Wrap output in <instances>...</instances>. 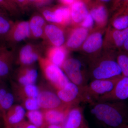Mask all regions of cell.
Returning <instances> with one entry per match:
<instances>
[{"label":"cell","mask_w":128,"mask_h":128,"mask_svg":"<svg viewBox=\"0 0 128 128\" xmlns=\"http://www.w3.org/2000/svg\"><path fill=\"white\" fill-rule=\"evenodd\" d=\"M40 65L45 79L56 90L64 88L70 80L63 70L47 58L40 57Z\"/></svg>","instance_id":"obj_4"},{"label":"cell","mask_w":128,"mask_h":128,"mask_svg":"<svg viewBox=\"0 0 128 128\" xmlns=\"http://www.w3.org/2000/svg\"><path fill=\"white\" fill-rule=\"evenodd\" d=\"M89 104L92 114L105 128L128 125V108L123 101L96 102Z\"/></svg>","instance_id":"obj_1"},{"label":"cell","mask_w":128,"mask_h":128,"mask_svg":"<svg viewBox=\"0 0 128 128\" xmlns=\"http://www.w3.org/2000/svg\"><path fill=\"white\" fill-rule=\"evenodd\" d=\"M94 20L90 13L86 16L82 22V27L86 28H91L94 24Z\"/></svg>","instance_id":"obj_33"},{"label":"cell","mask_w":128,"mask_h":128,"mask_svg":"<svg viewBox=\"0 0 128 128\" xmlns=\"http://www.w3.org/2000/svg\"><path fill=\"white\" fill-rule=\"evenodd\" d=\"M101 1L104 2H108L110 1L111 0H100Z\"/></svg>","instance_id":"obj_41"},{"label":"cell","mask_w":128,"mask_h":128,"mask_svg":"<svg viewBox=\"0 0 128 128\" xmlns=\"http://www.w3.org/2000/svg\"><path fill=\"white\" fill-rule=\"evenodd\" d=\"M6 49V48L4 46H0V53L1 52L5 50Z\"/></svg>","instance_id":"obj_39"},{"label":"cell","mask_w":128,"mask_h":128,"mask_svg":"<svg viewBox=\"0 0 128 128\" xmlns=\"http://www.w3.org/2000/svg\"><path fill=\"white\" fill-rule=\"evenodd\" d=\"M11 86L15 100L20 102L26 98H37L39 94L40 88L35 84L22 85L12 81Z\"/></svg>","instance_id":"obj_10"},{"label":"cell","mask_w":128,"mask_h":128,"mask_svg":"<svg viewBox=\"0 0 128 128\" xmlns=\"http://www.w3.org/2000/svg\"><path fill=\"white\" fill-rule=\"evenodd\" d=\"M2 83V82H1V79H0V85Z\"/></svg>","instance_id":"obj_43"},{"label":"cell","mask_w":128,"mask_h":128,"mask_svg":"<svg viewBox=\"0 0 128 128\" xmlns=\"http://www.w3.org/2000/svg\"><path fill=\"white\" fill-rule=\"evenodd\" d=\"M5 128H38L29 121H24L15 126Z\"/></svg>","instance_id":"obj_34"},{"label":"cell","mask_w":128,"mask_h":128,"mask_svg":"<svg viewBox=\"0 0 128 128\" xmlns=\"http://www.w3.org/2000/svg\"><path fill=\"white\" fill-rule=\"evenodd\" d=\"M38 77V71L34 67L22 66L16 73L15 82L22 85L35 84Z\"/></svg>","instance_id":"obj_13"},{"label":"cell","mask_w":128,"mask_h":128,"mask_svg":"<svg viewBox=\"0 0 128 128\" xmlns=\"http://www.w3.org/2000/svg\"></svg>","instance_id":"obj_46"},{"label":"cell","mask_w":128,"mask_h":128,"mask_svg":"<svg viewBox=\"0 0 128 128\" xmlns=\"http://www.w3.org/2000/svg\"><path fill=\"white\" fill-rule=\"evenodd\" d=\"M62 125L63 128H89L83 108L79 105L70 108Z\"/></svg>","instance_id":"obj_9"},{"label":"cell","mask_w":128,"mask_h":128,"mask_svg":"<svg viewBox=\"0 0 128 128\" xmlns=\"http://www.w3.org/2000/svg\"><path fill=\"white\" fill-rule=\"evenodd\" d=\"M40 56L32 45L26 44L21 49L18 61L22 66H29L38 60Z\"/></svg>","instance_id":"obj_17"},{"label":"cell","mask_w":128,"mask_h":128,"mask_svg":"<svg viewBox=\"0 0 128 128\" xmlns=\"http://www.w3.org/2000/svg\"><path fill=\"white\" fill-rule=\"evenodd\" d=\"M71 108L66 106L60 108L42 110L46 124L48 125H62L69 111Z\"/></svg>","instance_id":"obj_14"},{"label":"cell","mask_w":128,"mask_h":128,"mask_svg":"<svg viewBox=\"0 0 128 128\" xmlns=\"http://www.w3.org/2000/svg\"><path fill=\"white\" fill-rule=\"evenodd\" d=\"M46 128H63L62 124H48Z\"/></svg>","instance_id":"obj_37"},{"label":"cell","mask_w":128,"mask_h":128,"mask_svg":"<svg viewBox=\"0 0 128 128\" xmlns=\"http://www.w3.org/2000/svg\"><path fill=\"white\" fill-rule=\"evenodd\" d=\"M44 33L50 42L54 47H61L65 42V37L63 31L54 24L45 26Z\"/></svg>","instance_id":"obj_16"},{"label":"cell","mask_w":128,"mask_h":128,"mask_svg":"<svg viewBox=\"0 0 128 128\" xmlns=\"http://www.w3.org/2000/svg\"><path fill=\"white\" fill-rule=\"evenodd\" d=\"M9 2H10V1H9Z\"/></svg>","instance_id":"obj_48"},{"label":"cell","mask_w":128,"mask_h":128,"mask_svg":"<svg viewBox=\"0 0 128 128\" xmlns=\"http://www.w3.org/2000/svg\"><path fill=\"white\" fill-rule=\"evenodd\" d=\"M14 60L12 51L6 49L0 53V79L5 78L12 71Z\"/></svg>","instance_id":"obj_19"},{"label":"cell","mask_w":128,"mask_h":128,"mask_svg":"<svg viewBox=\"0 0 128 128\" xmlns=\"http://www.w3.org/2000/svg\"></svg>","instance_id":"obj_44"},{"label":"cell","mask_w":128,"mask_h":128,"mask_svg":"<svg viewBox=\"0 0 128 128\" xmlns=\"http://www.w3.org/2000/svg\"></svg>","instance_id":"obj_47"},{"label":"cell","mask_w":128,"mask_h":128,"mask_svg":"<svg viewBox=\"0 0 128 128\" xmlns=\"http://www.w3.org/2000/svg\"><path fill=\"white\" fill-rule=\"evenodd\" d=\"M122 76L111 79L92 80L82 88L83 102L90 104L96 102L99 97L111 91Z\"/></svg>","instance_id":"obj_3"},{"label":"cell","mask_w":128,"mask_h":128,"mask_svg":"<svg viewBox=\"0 0 128 128\" xmlns=\"http://www.w3.org/2000/svg\"><path fill=\"white\" fill-rule=\"evenodd\" d=\"M43 16L44 19L50 22L60 24L57 16L54 10L52 11L48 9H45L42 12Z\"/></svg>","instance_id":"obj_31"},{"label":"cell","mask_w":128,"mask_h":128,"mask_svg":"<svg viewBox=\"0 0 128 128\" xmlns=\"http://www.w3.org/2000/svg\"><path fill=\"white\" fill-rule=\"evenodd\" d=\"M112 26L114 29L122 30L128 28V14L118 17L114 20Z\"/></svg>","instance_id":"obj_29"},{"label":"cell","mask_w":128,"mask_h":128,"mask_svg":"<svg viewBox=\"0 0 128 128\" xmlns=\"http://www.w3.org/2000/svg\"><path fill=\"white\" fill-rule=\"evenodd\" d=\"M13 24L11 21L0 13V38H6Z\"/></svg>","instance_id":"obj_28"},{"label":"cell","mask_w":128,"mask_h":128,"mask_svg":"<svg viewBox=\"0 0 128 128\" xmlns=\"http://www.w3.org/2000/svg\"><path fill=\"white\" fill-rule=\"evenodd\" d=\"M102 34L99 32H96L87 37L82 44L83 51L90 55L93 56L100 50L103 44ZM92 60V59H91Z\"/></svg>","instance_id":"obj_15"},{"label":"cell","mask_w":128,"mask_h":128,"mask_svg":"<svg viewBox=\"0 0 128 128\" xmlns=\"http://www.w3.org/2000/svg\"><path fill=\"white\" fill-rule=\"evenodd\" d=\"M31 34L29 22L22 21L13 24L6 38L8 41L18 42L28 38Z\"/></svg>","instance_id":"obj_11"},{"label":"cell","mask_w":128,"mask_h":128,"mask_svg":"<svg viewBox=\"0 0 128 128\" xmlns=\"http://www.w3.org/2000/svg\"><path fill=\"white\" fill-rule=\"evenodd\" d=\"M128 37V28L122 30L114 29L112 33L114 43L118 48L122 47L124 42Z\"/></svg>","instance_id":"obj_25"},{"label":"cell","mask_w":128,"mask_h":128,"mask_svg":"<svg viewBox=\"0 0 128 128\" xmlns=\"http://www.w3.org/2000/svg\"></svg>","instance_id":"obj_45"},{"label":"cell","mask_w":128,"mask_h":128,"mask_svg":"<svg viewBox=\"0 0 128 128\" xmlns=\"http://www.w3.org/2000/svg\"><path fill=\"white\" fill-rule=\"evenodd\" d=\"M56 92L62 102L71 108L83 102L82 88L71 82Z\"/></svg>","instance_id":"obj_6"},{"label":"cell","mask_w":128,"mask_h":128,"mask_svg":"<svg viewBox=\"0 0 128 128\" xmlns=\"http://www.w3.org/2000/svg\"><path fill=\"white\" fill-rule=\"evenodd\" d=\"M35 0H16V4L18 5H21L22 6L25 5L29 2H32Z\"/></svg>","instance_id":"obj_36"},{"label":"cell","mask_w":128,"mask_h":128,"mask_svg":"<svg viewBox=\"0 0 128 128\" xmlns=\"http://www.w3.org/2000/svg\"><path fill=\"white\" fill-rule=\"evenodd\" d=\"M62 68L70 81L82 88L88 83L89 72L84 68V64L78 59L67 58Z\"/></svg>","instance_id":"obj_5"},{"label":"cell","mask_w":128,"mask_h":128,"mask_svg":"<svg viewBox=\"0 0 128 128\" xmlns=\"http://www.w3.org/2000/svg\"><path fill=\"white\" fill-rule=\"evenodd\" d=\"M122 47H123L125 52L128 53V37L124 42Z\"/></svg>","instance_id":"obj_38"},{"label":"cell","mask_w":128,"mask_h":128,"mask_svg":"<svg viewBox=\"0 0 128 128\" xmlns=\"http://www.w3.org/2000/svg\"><path fill=\"white\" fill-rule=\"evenodd\" d=\"M88 29L82 27L74 29L66 41L67 48L72 50L80 48L88 37Z\"/></svg>","instance_id":"obj_18"},{"label":"cell","mask_w":128,"mask_h":128,"mask_svg":"<svg viewBox=\"0 0 128 128\" xmlns=\"http://www.w3.org/2000/svg\"><path fill=\"white\" fill-rule=\"evenodd\" d=\"M25 109L22 105H14L2 117L5 128L15 126L24 120Z\"/></svg>","instance_id":"obj_12"},{"label":"cell","mask_w":128,"mask_h":128,"mask_svg":"<svg viewBox=\"0 0 128 128\" xmlns=\"http://www.w3.org/2000/svg\"><path fill=\"white\" fill-rule=\"evenodd\" d=\"M67 53L65 48L61 47H54L48 51L47 59L50 62L57 66L62 68L66 59Z\"/></svg>","instance_id":"obj_20"},{"label":"cell","mask_w":128,"mask_h":128,"mask_svg":"<svg viewBox=\"0 0 128 128\" xmlns=\"http://www.w3.org/2000/svg\"><path fill=\"white\" fill-rule=\"evenodd\" d=\"M117 63L121 69L123 76H128V53L121 52L116 56Z\"/></svg>","instance_id":"obj_26"},{"label":"cell","mask_w":128,"mask_h":128,"mask_svg":"<svg viewBox=\"0 0 128 128\" xmlns=\"http://www.w3.org/2000/svg\"><path fill=\"white\" fill-rule=\"evenodd\" d=\"M54 90L40 88V92L37 99L41 110L56 109L68 106L62 102L58 96L56 90Z\"/></svg>","instance_id":"obj_8"},{"label":"cell","mask_w":128,"mask_h":128,"mask_svg":"<svg viewBox=\"0 0 128 128\" xmlns=\"http://www.w3.org/2000/svg\"><path fill=\"white\" fill-rule=\"evenodd\" d=\"M70 10L72 19L74 22L76 23L82 22L89 14L86 6L82 2H73Z\"/></svg>","instance_id":"obj_21"},{"label":"cell","mask_w":128,"mask_h":128,"mask_svg":"<svg viewBox=\"0 0 128 128\" xmlns=\"http://www.w3.org/2000/svg\"><path fill=\"white\" fill-rule=\"evenodd\" d=\"M127 98H128V76H122L112 90L99 97L96 102L123 101Z\"/></svg>","instance_id":"obj_7"},{"label":"cell","mask_w":128,"mask_h":128,"mask_svg":"<svg viewBox=\"0 0 128 128\" xmlns=\"http://www.w3.org/2000/svg\"><path fill=\"white\" fill-rule=\"evenodd\" d=\"M0 8L10 13H13L17 12L16 5L12 3L8 0H0Z\"/></svg>","instance_id":"obj_32"},{"label":"cell","mask_w":128,"mask_h":128,"mask_svg":"<svg viewBox=\"0 0 128 128\" xmlns=\"http://www.w3.org/2000/svg\"><path fill=\"white\" fill-rule=\"evenodd\" d=\"M8 91V89L5 85L2 83L0 85V104Z\"/></svg>","instance_id":"obj_35"},{"label":"cell","mask_w":128,"mask_h":128,"mask_svg":"<svg viewBox=\"0 0 128 128\" xmlns=\"http://www.w3.org/2000/svg\"><path fill=\"white\" fill-rule=\"evenodd\" d=\"M15 97L12 92L8 91L0 104V112L2 117L6 112L14 105Z\"/></svg>","instance_id":"obj_27"},{"label":"cell","mask_w":128,"mask_h":128,"mask_svg":"<svg viewBox=\"0 0 128 128\" xmlns=\"http://www.w3.org/2000/svg\"><path fill=\"white\" fill-rule=\"evenodd\" d=\"M9 1L16 6V0H8Z\"/></svg>","instance_id":"obj_40"},{"label":"cell","mask_w":128,"mask_h":128,"mask_svg":"<svg viewBox=\"0 0 128 128\" xmlns=\"http://www.w3.org/2000/svg\"><path fill=\"white\" fill-rule=\"evenodd\" d=\"M91 60L88 70L89 79L91 80L111 79L122 76L121 69L114 56H97Z\"/></svg>","instance_id":"obj_2"},{"label":"cell","mask_w":128,"mask_h":128,"mask_svg":"<svg viewBox=\"0 0 128 128\" xmlns=\"http://www.w3.org/2000/svg\"><path fill=\"white\" fill-rule=\"evenodd\" d=\"M31 34L36 38H40L44 33L45 22L44 18L40 15H35L29 22Z\"/></svg>","instance_id":"obj_22"},{"label":"cell","mask_w":128,"mask_h":128,"mask_svg":"<svg viewBox=\"0 0 128 128\" xmlns=\"http://www.w3.org/2000/svg\"><path fill=\"white\" fill-rule=\"evenodd\" d=\"M26 116L29 122L38 128H46L48 124L44 119L42 110H40L27 111Z\"/></svg>","instance_id":"obj_23"},{"label":"cell","mask_w":128,"mask_h":128,"mask_svg":"<svg viewBox=\"0 0 128 128\" xmlns=\"http://www.w3.org/2000/svg\"><path fill=\"white\" fill-rule=\"evenodd\" d=\"M96 23L99 24H104L107 18V13L105 7L102 6L92 9L90 13Z\"/></svg>","instance_id":"obj_24"},{"label":"cell","mask_w":128,"mask_h":128,"mask_svg":"<svg viewBox=\"0 0 128 128\" xmlns=\"http://www.w3.org/2000/svg\"><path fill=\"white\" fill-rule=\"evenodd\" d=\"M119 128H128V124L126 125V126H123V127Z\"/></svg>","instance_id":"obj_42"},{"label":"cell","mask_w":128,"mask_h":128,"mask_svg":"<svg viewBox=\"0 0 128 128\" xmlns=\"http://www.w3.org/2000/svg\"><path fill=\"white\" fill-rule=\"evenodd\" d=\"M22 105L27 111L40 110L38 101L37 98H28L21 102Z\"/></svg>","instance_id":"obj_30"}]
</instances>
